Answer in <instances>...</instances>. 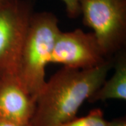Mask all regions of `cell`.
Masks as SVG:
<instances>
[{
  "instance_id": "obj_1",
  "label": "cell",
  "mask_w": 126,
  "mask_h": 126,
  "mask_svg": "<svg viewBox=\"0 0 126 126\" xmlns=\"http://www.w3.org/2000/svg\"><path fill=\"white\" fill-rule=\"evenodd\" d=\"M113 66V58L93 69H59L46 81L39 94L30 126H54L75 118L83 102L103 84Z\"/></svg>"
},
{
  "instance_id": "obj_2",
  "label": "cell",
  "mask_w": 126,
  "mask_h": 126,
  "mask_svg": "<svg viewBox=\"0 0 126 126\" xmlns=\"http://www.w3.org/2000/svg\"><path fill=\"white\" fill-rule=\"evenodd\" d=\"M60 31L58 19L55 14L48 11L33 14L16 77L35 102L45 85L46 68L50 63Z\"/></svg>"
},
{
  "instance_id": "obj_3",
  "label": "cell",
  "mask_w": 126,
  "mask_h": 126,
  "mask_svg": "<svg viewBox=\"0 0 126 126\" xmlns=\"http://www.w3.org/2000/svg\"><path fill=\"white\" fill-rule=\"evenodd\" d=\"M80 9L107 58L126 49V0H80Z\"/></svg>"
},
{
  "instance_id": "obj_4",
  "label": "cell",
  "mask_w": 126,
  "mask_h": 126,
  "mask_svg": "<svg viewBox=\"0 0 126 126\" xmlns=\"http://www.w3.org/2000/svg\"><path fill=\"white\" fill-rule=\"evenodd\" d=\"M34 0H12L0 9V77L16 75Z\"/></svg>"
},
{
  "instance_id": "obj_5",
  "label": "cell",
  "mask_w": 126,
  "mask_h": 126,
  "mask_svg": "<svg viewBox=\"0 0 126 126\" xmlns=\"http://www.w3.org/2000/svg\"><path fill=\"white\" fill-rule=\"evenodd\" d=\"M108 60L93 32L77 29L60 32L50 63L76 69H89L99 67Z\"/></svg>"
},
{
  "instance_id": "obj_6",
  "label": "cell",
  "mask_w": 126,
  "mask_h": 126,
  "mask_svg": "<svg viewBox=\"0 0 126 126\" xmlns=\"http://www.w3.org/2000/svg\"><path fill=\"white\" fill-rule=\"evenodd\" d=\"M36 102L20 84L16 75L0 77V118L30 126Z\"/></svg>"
},
{
  "instance_id": "obj_7",
  "label": "cell",
  "mask_w": 126,
  "mask_h": 126,
  "mask_svg": "<svg viewBox=\"0 0 126 126\" xmlns=\"http://www.w3.org/2000/svg\"><path fill=\"white\" fill-rule=\"evenodd\" d=\"M115 71L113 76L88 98L89 102L107 99H126V51L122 50L113 56Z\"/></svg>"
},
{
  "instance_id": "obj_8",
  "label": "cell",
  "mask_w": 126,
  "mask_h": 126,
  "mask_svg": "<svg viewBox=\"0 0 126 126\" xmlns=\"http://www.w3.org/2000/svg\"><path fill=\"white\" fill-rule=\"evenodd\" d=\"M107 122L104 118L102 110L94 109L85 116L76 117L69 121L54 126H107Z\"/></svg>"
},
{
  "instance_id": "obj_9",
  "label": "cell",
  "mask_w": 126,
  "mask_h": 126,
  "mask_svg": "<svg viewBox=\"0 0 126 126\" xmlns=\"http://www.w3.org/2000/svg\"><path fill=\"white\" fill-rule=\"evenodd\" d=\"M64 4L68 17L77 18L81 16L80 0H62Z\"/></svg>"
},
{
  "instance_id": "obj_10",
  "label": "cell",
  "mask_w": 126,
  "mask_h": 126,
  "mask_svg": "<svg viewBox=\"0 0 126 126\" xmlns=\"http://www.w3.org/2000/svg\"><path fill=\"white\" fill-rule=\"evenodd\" d=\"M107 126H126V118L125 116L116 118L111 121L107 122Z\"/></svg>"
},
{
  "instance_id": "obj_11",
  "label": "cell",
  "mask_w": 126,
  "mask_h": 126,
  "mask_svg": "<svg viewBox=\"0 0 126 126\" xmlns=\"http://www.w3.org/2000/svg\"><path fill=\"white\" fill-rule=\"evenodd\" d=\"M0 126H22V125H18L16 124L11 122L7 121L6 120L0 118Z\"/></svg>"
},
{
  "instance_id": "obj_12",
  "label": "cell",
  "mask_w": 126,
  "mask_h": 126,
  "mask_svg": "<svg viewBox=\"0 0 126 126\" xmlns=\"http://www.w3.org/2000/svg\"><path fill=\"white\" fill-rule=\"evenodd\" d=\"M11 1L12 0H0V9H1L3 6H4L5 5L9 4Z\"/></svg>"
}]
</instances>
